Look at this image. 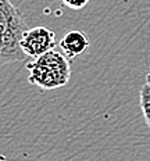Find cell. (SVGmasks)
Instances as JSON below:
<instances>
[{
    "label": "cell",
    "mask_w": 150,
    "mask_h": 161,
    "mask_svg": "<svg viewBox=\"0 0 150 161\" xmlns=\"http://www.w3.org/2000/svg\"><path fill=\"white\" fill-rule=\"evenodd\" d=\"M146 82L150 83V69H149V72L146 74Z\"/></svg>",
    "instance_id": "cell-7"
},
{
    "label": "cell",
    "mask_w": 150,
    "mask_h": 161,
    "mask_svg": "<svg viewBox=\"0 0 150 161\" xmlns=\"http://www.w3.org/2000/svg\"><path fill=\"white\" fill-rule=\"evenodd\" d=\"M139 104H141L146 125L150 128V83L147 82L142 86L141 93H139Z\"/></svg>",
    "instance_id": "cell-5"
},
{
    "label": "cell",
    "mask_w": 150,
    "mask_h": 161,
    "mask_svg": "<svg viewBox=\"0 0 150 161\" xmlns=\"http://www.w3.org/2000/svg\"><path fill=\"white\" fill-rule=\"evenodd\" d=\"M56 46V33L46 26L26 29L21 39V49L28 57H36L53 50Z\"/></svg>",
    "instance_id": "cell-3"
},
{
    "label": "cell",
    "mask_w": 150,
    "mask_h": 161,
    "mask_svg": "<svg viewBox=\"0 0 150 161\" xmlns=\"http://www.w3.org/2000/svg\"><path fill=\"white\" fill-rule=\"evenodd\" d=\"M89 45H91V40L88 35L82 31H69L60 40V47L67 58H74L82 54L89 47Z\"/></svg>",
    "instance_id": "cell-4"
},
{
    "label": "cell",
    "mask_w": 150,
    "mask_h": 161,
    "mask_svg": "<svg viewBox=\"0 0 150 161\" xmlns=\"http://www.w3.org/2000/svg\"><path fill=\"white\" fill-rule=\"evenodd\" d=\"M26 69L29 72L28 82L45 92L63 88L71 79L68 58L56 49L33 58L26 64Z\"/></svg>",
    "instance_id": "cell-2"
},
{
    "label": "cell",
    "mask_w": 150,
    "mask_h": 161,
    "mask_svg": "<svg viewBox=\"0 0 150 161\" xmlns=\"http://www.w3.org/2000/svg\"><path fill=\"white\" fill-rule=\"evenodd\" d=\"M26 31L25 19L11 0H0V67L22 61L26 57L21 39Z\"/></svg>",
    "instance_id": "cell-1"
},
{
    "label": "cell",
    "mask_w": 150,
    "mask_h": 161,
    "mask_svg": "<svg viewBox=\"0 0 150 161\" xmlns=\"http://www.w3.org/2000/svg\"><path fill=\"white\" fill-rule=\"evenodd\" d=\"M67 7L72 8V10H81L88 4L91 0H61Z\"/></svg>",
    "instance_id": "cell-6"
}]
</instances>
